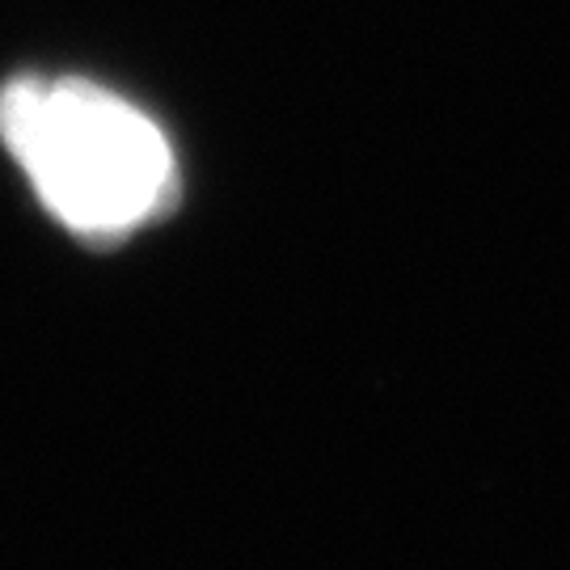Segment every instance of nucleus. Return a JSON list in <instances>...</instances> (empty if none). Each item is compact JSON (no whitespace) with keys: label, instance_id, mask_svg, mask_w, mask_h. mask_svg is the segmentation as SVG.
I'll list each match as a JSON object with an SVG mask.
<instances>
[{"label":"nucleus","instance_id":"nucleus-1","mask_svg":"<svg viewBox=\"0 0 570 570\" xmlns=\"http://www.w3.org/2000/svg\"><path fill=\"white\" fill-rule=\"evenodd\" d=\"M0 140L26 169L42 207L94 242L148 225L178 190L165 131L106 85L72 77L4 85Z\"/></svg>","mask_w":570,"mask_h":570}]
</instances>
